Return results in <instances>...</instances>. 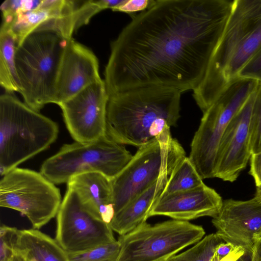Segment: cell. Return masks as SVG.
<instances>
[{
    "mask_svg": "<svg viewBox=\"0 0 261 261\" xmlns=\"http://www.w3.org/2000/svg\"><path fill=\"white\" fill-rule=\"evenodd\" d=\"M212 222L225 242L251 255L254 238L261 234V202L254 197L244 201L226 199Z\"/></svg>",
    "mask_w": 261,
    "mask_h": 261,
    "instance_id": "5bb4252c",
    "label": "cell"
},
{
    "mask_svg": "<svg viewBox=\"0 0 261 261\" xmlns=\"http://www.w3.org/2000/svg\"><path fill=\"white\" fill-rule=\"evenodd\" d=\"M156 1L154 0H125L113 11L128 14H133L139 11H144L153 6Z\"/></svg>",
    "mask_w": 261,
    "mask_h": 261,
    "instance_id": "f1b7e54d",
    "label": "cell"
},
{
    "mask_svg": "<svg viewBox=\"0 0 261 261\" xmlns=\"http://www.w3.org/2000/svg\"><path fill=\"white\" fill-rule=\"evenodd\" d=\"M70 0H41L38 7L19 13L8 24L17 45L29 34L48 22L65 17L72 11Z\"/></svg>",
    "mask_w": 261,
    "mask_h": 261,
    "instance_id": "d6986e66",
    "label": "cell"
},
{
    "mask_svg": "<svg viewBox=\"0 0 261 261\" xmlns=\"http://www.w3.org/2000/svg\"><path fill=\"white\" fill-rule=\"evenodd\" d=\"M17 45L14 35L8 27L2 24L0 30V84L8 93L19 92L15 58Z\"/></svg>",
    "mask_w": 261,
    "mask_h": 261,
    "instance_id": "44dd1931",
    "label": "cell"
},
{
    "mask_svg": "<svg viewBox=\"0 0 261 261\" xmlns=\"http://www.w3.org/2000/svg\"><path fill=\"white\" fill-rule=\"evenodd\" d=\"M133 156L124 145L105 134L89 143L64 144L43 163L40 173L54 184L67 183L73 176L87 172H99L112 179Z\"/></svg>",
    "mask_w": 261,
    "mask_h": 261,
    "instance_id": "ba28073f",
    "label": "cell"
},
{
    "mask_svg": "<svg viewBox=\"0 0 261 261\" xmlns=\"http://www.w3.org/2000/svg\"><path fill=\"white\" fill-rule=\"evenodd\" d=\"M186 152L170 132L138 148L124 168L111 179L115 214L161 176H170Z\"/></svg>",
    "mask_w": 261,
    "mask_h": 261,
    "instance_id": "8992f818",
    "label": "cell"
},
{
    "mask_svg": "<svg viewBox=\"0 0 261 261\" xmlns=\"http://www.w3.org/2000/svg\"><path fill=\"white\" fill-rule=\"evenodd\" d=\"M254 197L261 202V185L256 186V191Z\"/></svg>",
    "mask_w": 261,
    "mask_h": 261,
    "instance_id": "836d02e7",
    "label": "cell"
},
{
    "mask_svg": "<svg viewBox=\"0 0 261 261\" xmlns=\"http://www.w3.org/2000/svg\"><path fill=\"white\" fill-rule=\"evenodd\" d=\"M110 224L94 215L82 203L76 191L67 186L57 215L55 240L67 253L86 251L113 242Z\"/></svg>",
    "mask_w": 261,
    "mask_h": 261,
    "instance_id": "8fae6325",
    "label": "cell"
},
{
    "mask_svg": "<svg viewBox=\"0 0 261 261\" xmlns=\"http://www.w3.org/2000/svg\"><path fill=\"white\" fill-rule=\"evenodd\" d=\"M182 92L170 88L146 87L109 96L106 135L138 148L170 132L180 115Z\"/></svg>",
    "mask_w": 261,
    "mask_h": 261,
    "instance_id": "7a4b0ae2",
    "label": "cell"
},
{
    "mask_svg": "<svg viewBox=\"0 0 261 261\" xmlns=\"http://www.w3.org/2000/svg\"><path fill=\"white\" fill-rule=\"evenodd\" d=\"M251 261H261V234L255 236L254 238Z\"/></svg>",
    "mask_w": 261,
    "mask_h": 261,
    "instance_id": "1f68e13d",
    "label": "cell"
},
{
    "mask_svg": "<svg viewBox=\"0 0 261 261\" xmlns=\"http://www.w3.org/2000/svg\"><path fill=\"white\" fill-rule=\"evenodd\" d=\"M67 40L53 31H35L17 45L18 92L24 102L36 111L55 103L57 79Z\"/></svg>",
    "mask_w": 261,
    "mask_h": 261,
    "instance_id": "277c9868",
    "label": "cell"
},
{
    "mask_svg": "<svg viewBox=\"0 0 261 261\" xmlns=\"http://www.w3.org/2000/svg\"><path fill=\"white\" fill-rule=\"evenodd\" d=\"M255 91L233 117L222 135L216 158L215 177L234 182L250 159V125Z\"/></svg>",
    "mask_w": 261,
    "mask_h": 261,
    "instance_id": "4fadbf2b",
    "label": "cell"
},
{
    "mask_svg": "<svg viewBox=\"0 0 261 261\" xmlns=\"http://www.w3.org/2000/svg\"><path fill=\"white\" fill-rule=\"evenodd\" d=\"M249 174L253 177L256 186L261 185V151L250 157Z\"/></svg>",
    "mask_w": 261,
    "mask_h": 261,
    "instance_id": "f546056e",
    "label": "cell"
},
{
    "mask_svg": "<svg viewBox=\"0 0 261 261\" xmlns=\"http://www.w3.org/2000/svg\"><path fill=\"white\" fill-rule=\"evenodd\" d=\"M224 242L216 233H211L190 249L171 256L166 261H212L216 248Z\"/></svg>",
    "mask_w": 261,
    "mask_h": 261,
    "instance_id": "603a6c76",
    "label": "cell"
},
{
    "mask_svg": "<svg viewBox=\"0 0 261 261\" xmlns=\"http://www.w3.org/2000/svg\"><path fill=\"white\" fill-rule=\"evenodd\" d=\"M120 251L118 240L90 249L68 253L69 261H116Z\"/></svg>",
    "mask_w": 261,
    "mask_h": 261,
    "instance_id": "cb8c5ba5",
    "label": "cell"
},
{
    "mask_svg": "<svg viewBox=\"0 0 261 261\" xmlns=\"http://www.w3.org/2000/svg\"><path fill=\"white\" fill-rule=\"evenodd\" d=\"M56 122L10 93L0 97V173L46 149L57 139Z\"/></svg>",
    "mask_w": 261,
    "mask_h": 261,
    "instance_id": "5b68a950",
    "label": "cell"
},
{
    "mask_svg": "<svg viewBox=\"0 0 261 261\" xmlns=\"http://www.w3.org/2000/svg\"><path fill=\"white\" fill-rule=\"evenodd\" d=\"M250 149L251 155L261 151V83L255 91L250 118Z\"/></svg>",
    "mask_w": 261,
    "mask_h": 261,
    "instance_id": "d4e9b609",
    "label": "cell"
},
{
    "mask_svg": "<svg viewBox=\"0 0 261 261\" xmlns=\"http://www.w3.org/2000/svg\"><path fill=\"white\" fill-rule=\"evenodd\" d=\"M238 77L254 80L261 83V47L242 69Z\"/></svg>",
    "mask_w": 261,
    "mask_h": 261,
    "instance_id": "83f0119b",
    "label": "cell"
},
{
    "mask_svg": "<svg viewBox=\"0 0 261 261\" xmlns=\"http://www.w3.org/2000/svg\"><path fill=\"white\" fill-rule=\"evenodd\" d=\"M234 1L156 0L111 45L105 70L109 96L146 87L181 92L203 81Z\"/></svg>",
    "mask_w": 261,
    "mask_h": 261,
    "instance_id": "6da1fadb",
    "label": "cell"
},
{
    "mask_svg": "<svg viewBox=\"0 0 261 261\" xmlns=\"http://www.w3.org/2000/svg\"><path fill=\"white\" fill-rule=\"evenodd\" d=\"M0 181V206L25 215L39 229L57 216L62 201L59 189L40 172L15 168Z\"/></svg>",
    "mask_w": 261,
    "mask_h": 261,
    "instance_id": "30bf717a",
    "label": "cell"
},
{
    "mask_svg": "<svg viewBox=\"0 0 261 261\" xmlns=\"http://www.w3.org/2000/svg\"><path fill=\"white\" fill-rule=\"evenodd\" d=\"M67 186L76 191L89 211L110 224L115 215L110 178L97 172H84L73 176Z\"/></svg>",
    "mask_w": 261,
    "mask_h": 261,
    "instance_id": "e0dca14e",
    "label": "cell"
},
{
    "mask_svg": "<svg viewBox=\"0 0 261 261\" xmlns=\"http://www.w3.org/2000/svg\"><path fill=\"white\" fill-rule=\"evenodd\" d=\"M41 0H6L1 6L3 23L9 24L19 13L33 10L39 6Z\"/></svg>",
    "mask_w": 261,
    "mask_h": 261,
    "instance_id": "4316f807",
    "label": "cell"
},
{
    "mask_svg": "<svg viewBox=\"0 0 261 261\" xmlns=\"http://www.w3.org/2000/svg\"><path fill=\"white\" fill-rule=\"evenodd\" d=\"M15 249L24 261H69L56 240L39 229L19 230Z\"/></svg>",
    "mask_w": 261,
    "mask_h": 261,
    "instance_id": "ffe728a7",
    "label": "cell"
},
{
    "mask_svg": "<svg viewBox=\"0 0 261 261\" xmlns=\"http://www.w3.org/2000/svg\"><path fill=\"white\" fill-rule=\"evenodd\" d=\"M261 47V0H234L205 75L193 91L203 113Z\"/></svg>",
    "mask_w": 261,
    "mask_h": 261,
    "instance_id": "3957f363",
    "label": "cell"
},
{
    "mask_svg": "<svg viewBox=\"0 0 261 261\" xmlns=\"http://www.w3.org/2000/svg\"><path fill=\"white\" fill-rule=\"evenodd\" d=\"M109 98L101 79L59 105L67 129L75 142L89 143L106 134Z\"/></svg>",
    "mask_w": 261,
    "mask_h": 261,
    "instance_id": "7c38bea8",
    "label": "cell"
},
{
    "mask_svg": "<svg viewBox=\"0 0 261 261\" xmlns=\"http://www.w3.org/2000/svg\"><path fill=\"white\" fill-rule=\"evenodd\" d=\"M19 230L2 225L0 228V261H10L17 254L16 243Z\"/></svg>",
    "mask_w": 261,
    "mask_h": 261,
    "instance_id": "484cf974",
    "label": "cell"
},
{
    "mask_svg": "<svg viewBox=\"0 0 261 261\" xmlns=\"http://www.w3.org/2000/svg\"><path fill=\"white\" fill-rule=\"evenodd\" d=\"M245 254L244 250L237 247L231 253L219 261H238Z\"/></svg>",
    "mask_w": 261,
    "mask_h": 261,
    "instance_id": "d6a6232c",
    "label": "cell"
},
{
    "mask_svg": "<svg viewBox=\"0 0 261 261\" xmlns=\"http://www.w3.org/2000/svg\"><path fill=\"white\" fill-rule=\"evenodd\" d=\"M205 234L202 226L187 221L172 219L153 225L146 221L119 237L116 261H166Z\"/></svg>",
    "mask_w": 261,
    "mask_h": 261,
    "instance_id": "9c48e42d",
    "label": "cell"
},
{
    "mask_svg": "<svg viewBox=\"0 0 261 261\" xmlns=\"http://www.w3.org/2000/svg\"><path fill=\"white\" fill-rule=\"evenodd\" d=\"M10 261H24L21 256L17 254Z\"/></svg>",
    "mask_w": 261,
    "mask_h": 261,
    "instance_id": "e575fe53",
    "label": "cell"
},
{
    "mask_svg": "<svg viewBox=\"0 0 261 261\" xmlns=\"http://www.w3.org/2000/svg\"><path fill=\"white\" fill-rule=\"evenodd\" d=\"M258 84L254 80L237 78L203 113L189 156L202 179L215 177L216 158L222 135Z\"/></svg>",
    "mask_w": 261,
    "mask_h": 261,
    "instance_id": "52a82bcc",
    "label": "cell"
},
{
    "mask_svg": "<svg viewBox=\"0 0 261 261\" xmlns=\"http://www.w3.org/2000/svg\"><path fill=\"white\" fill-rule=\"evenodd\" d=\"M101 80L94 54L73 38L68 39L57 79L55 103L59 106Z\"/></svg>",
    "mask_w": 261,
    "mask_h": 261,
    "instance_id": "9a60e30c",
    "label": "cell"
},
{
    "mask_svg": "<svg viewBox=\"0 0 261 261\" xmlns=\"http://www.w3.org/2000/svg\"><path fill=\"white\" fill-rule=\"evenodd\" d=\"M202 180L189 158L185 157L169 176L161 196L195 188L203 184Z\"/></svg>",
    "mask_w": 261,
    "mask_h": 261,
    "instance_id": "7402d4cb",
    "label": "cell"
},
{
    "mask_svg": "<svg viewBox=\"0 0 261 261\" xmlns=\"http://www.w3.org/2000/svg\"><path fill=\"white\" fill-rule=\"evenodd\" d=\"M237 247L228 242L220 244L216 249L212 261H219L231 253Z\"/></svg>",
    "mask_w": 261,
    "mask_h": 261,
    "instance_id": "4dcf8cb0",
    "label": "cell"
},
{
    "mask_svg": "<svg viewBox=\"0 0 261 261\" xmlns=\"http://www.w3.org/2000/svg\"><path fill=\"white\" fill-rule=\"evenodd\" d=\"M221 196L204 183L193 189L160 196L152 207L148 217L165 216L187 221L200 217H214L223 203Z\"/></svg>",
    "mask_w": 261,
    "mask_h": 261,
    "instance_id": "2e32d148",
    "label": "cell"
},
{
    "mask_svg": "<svg viewBox=\"0 0 261 261\" xmlns=\"http://www.w3.org/2000/svg\"><path fill=\"white\" fill-rule=\"evenodd\" d=\"M168 177L167 175L161 176L150 187L115 214L109 224L113 231L120 236L123 235L146 222L152 207L161 196Z\"/></svg>",
    "mask_w": 261,
    "mask_h": 261,
    "instance_id": "ac0fdd59",
    "label": "cell"
}]
</instances>
